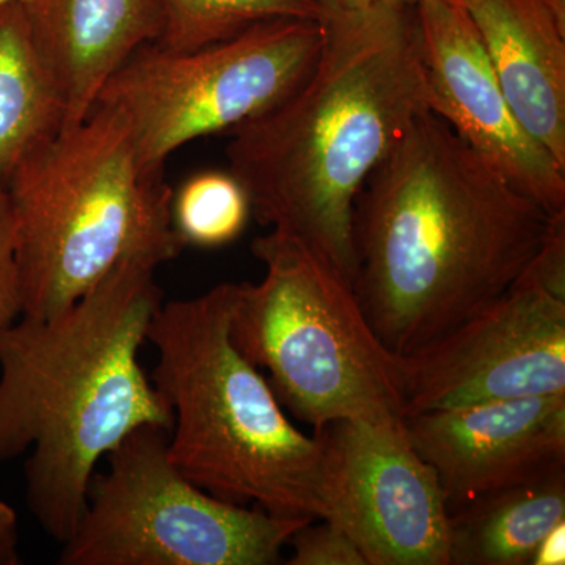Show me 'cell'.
I'll return each mask as SVG.
<instances>
[{"label": "cell", "mask_w": 565, "mask_h": 565, "mask_svg": "<svg viewBox=\"0 0 565 565\" xmlns=\"http://www.w3.org/2000/svg\"><path fill=\"white\" fill-rule=\"evenodd\" d=\"M552 215L424 110L353 204L355 289L396 355L451 332L512 288Z\"/></svg>", "instance_id": "obj_1"}, {"label": "cell", "mask_w": 565, "mask_h": 565, "mask_svg": "<svg viewBox=\"0 0 565 565\" xmlns=\"http://www.w3.org/2000/svg\"><path fill=\"white\" fill-rule=\"evenodd\" d=\"M323 3V2H322ZM315 65L286 98L228 132V172L262 225L355 277L353 204L427 107L415 6L323 3Z\"/></svg>", "instance_id": "obj_2"}, {"label": "cell", "mask_w": 565, "mask_h": 565, "mask_svg": "<svg viewBox=\"0 0 565 565\" xmlns=\"http://www.w3.org/2000/svg\"><path fill=\"white\" fill-rule=\"evenodd\" d=\"M158 267L122 259L66 310L0 333V463L31 452L25 500L61 544L99 460L139 427L172 430V407L139 360L163 302Z\"/></svg>", "instance_id": "obj_3"}, {"label": "cell", "mask_w": 565, "mask_h": 565, "mask_svg": "<svg viewBox=\"0 0 565 565\" xmlns=\"http://www.w3.org/2000/svg\"><path fill=\"white\" fill-rule=\"evenodd\" d=\"M236 282L162 302L148 330L152 384L173 411L169 451L193 484L230 503L330 520L334 490L321 435L300 433L259 367L234 345Z\"/></svg>", "instance_id": "obj_4"}, {"label": "cell", "mask_w": 565, "mask_h": 565, "mask_svg": "<svg viewBox=\"0 0 565 565\" xmlns=\"http://www.w3.org/2000/svg\"><path fill=\"white\" fill-rule=\"evenodd\" d=\"M6 189L29 318L66 310L122 259L162 266L185 247L172 188L141 169L128 122L106 104L36 145Z\"/></svg>", "instance_id": "obj_5"}, {"label": "cell", "mask_w": 565, "mask_h": 565, "mask_svg": "<svg viewBox=\"0 0 565 565\" xmlns=\"http://www.w3.org/2000/svg\"><path fill=\"white\" fill-rule=\"evenodd\" d=\"M263 280L236 282L230 334L275 396L315 434L338 422L404 419L399 355L379 340L351 280L292 234L256 237Z\"/></svg>", "instance_id": "obj_6"}, {"label": "cell", "mask_w": 565, "mask_h": 565, "mask_svg": "<svg viewBox=\"0 0 565 565\" xmlns=\"http://www.w3.org/2000/svg\"><path fill=\"white\" fill-rule=\"evenodd\" d=\"M170 433L139 427L106 457L58 564L274 565L292 534L313 522L230 503L193 484L170 457Z\"/></svg>", "instance_id": "obj_7"}, {"label": "cell", "mask_w": 565, "mask_h": 565, "mask_svg": "<svg viewBox=\"0 0 565 565\" xmlns=\"http://www.w3.org/2000/svg\"><path fill=\"white\" fill-rule=\"evenodd\" d=\"M322 35V18H286L196 51L145 44L107 81L98 103L128 122L141 169L163 174L178 148L228 134L286 98L315 65Z\"/></svg>", "instance_id": "obj_8"}, {"label": "cell", "mask_w": 565, "mask_h": 565, "mask_svg": "<svg viewBox=\"0 0 565 565\" xmlns=\"http://www.w3.org/2000/svg\"><path fill=\"white\" fill-rule=\"evenodd\" d=\"M399 373L404 418L565 394V300L514 285L451 332L399 355Z\"/></svg>", "instance_id": "obj_9"}, {"label": "cell", "mask_w": 565, "mask_h": 565, "mask_svg": "<svg viewBox=\"0 0 565 565\" xmlns=\"http://www.w3.org/2000/svg\"><path fill=\"white\" fill-rule=\"evenodd\" d=\"M334 490L330 522L367 565H451L449 509L438 476L397 422H338L321 433Z\"/></svg>", "instance_id": "obj_10"}, {"label": "cell", "mask_w": 565, "mask_h": 565, "mask_svg": "<svg viewBox=\"0 0 565 565\" xmlns=\"http://www.w3.org/2000/svg\"><path fill=\"white\" fill-rule=\"evenodd\" d=\"M427 107L548 215L565 212V167L523 128L467 9L418 0Z\"/></svg>", "instance_id": "obj_11"}, {"label": "cell", "mask_w": 565, "mask_h": 565, "mask_svg": "<svg viewBox=\"0 0 565 565\" xmlns=\"http://www.w3.org/2000/svg\"><path fill=\"white\" fill-rule=\"evenodd\" d=\"M449 512L565 468V394L487 401L404 418Z\"/></svg>", "instance_id": "obj_12"}, {"label": "cell", "mask_w": 565, "mask_h": 565, "mask_svg": "<svg viewBox=\"0 0 565 565\" xmlns=\"http://www.w3.org/2000/svg\"><path fill=\"white\" fill-rule=\"evenodd\" d=\"M33 50L57 92L63 128L98 103L107 81L161 39L162 0H20Z\"/></svg>", "instance_id": "obj_13"}, {"label": "cell", "mask_w": 565, "mask_h": 565, "mask_svg": "<svg viewBox=\"0 0 565 565\" xmlns=\"http://www.w3.org/2000/svg\"><path fill=\"white\" fill-rule=\"evenodd\" d=\"M465 9L516 118L565 167V0H475Z\"/></svg>", "instance_id": "obj_14"}, {"label": "cell", "mask_w": 565, "mask_h": 565, "mask_svg": "<svg viewBox=\"0 0 565 565\" xmlns=\"http://www.w3.org/2000/svg\"><path fill=\"white\" fill-rule=\"evenodd\" d=\"M565 520V468L482 494L449 512L451 565H527Z\"/></svg>", "instance_id": "obj_15"}, {"label": "cell", "mask_w": 565, "mask_h": 565, "mask_svg": "<svg viewBox=\"0 0 565 565\" xmlns=\"http://www.w3.org/2000/svg\"><path fill=\"white\" fill-rule=\"evenodd\" d=\"M63 122L61 98L33 50L20 0L6 3L0 7V185Z\"/></svg>", "instance_id": "obj_16"}, {"label": "cell", "mask_w": 565, "mask_h": 565, "mask_svg": "<svg viewBox=\"0 0 565 565\" xmlns=\"http://www.w3.org/2000/svg\"><path fill=\"white\" fill-rule=\"evenodd\" d=\"M163 29L156 44L189 52L236 39L255 25L286 18L321 20V0H162Z\"/></svg>", "instance_id": "obj_17"}, {"label": "cell", "mask_w": 565, "mask_h": 565, "mask_svg": "<svg viewBox=\"0 0 565 565\" xmlns=\"http://www.w3.org/2000/svg\"><path fill=\"white\" fill-rule=\"evenodd\" d=\"M250 215L247 193L230 172L195 174L173 192V226L185 247L232 244L243 234Z\"/></svg>", "instance_id": "obj_18"}, {"label": "cell", "mask_w": 565, "mask_h": 565, "mask_svg": "<svg viewBox=\"0 0 565 565\" xmlns=\"http://www.w3.org/2000/svg\"><path fill=\"white\" fill-rule=\"evenodd\" d=\"M289 565H367L352 535L330 520H313L292 534Z\"/></svg>", "instance_id": "obj_19"}, {"label": "cell", "mask_w": 565, "mask_h": 565, "mask_svg": "<svg viewBox=\"0 0 565 565\" xmlns=\"http://www.w3.org/2000/svg\"><path fill=\"white\" fill-rule=\"evenodd\" d=\"M22 316L17 223L6 185H0V333Z\"/></svg>", "instance_id": "obj_20"}, {"label": "cell", "mask_w": 565, "mask_h": 565, "mask_svg": "<svg viewBox=\"0 0 565 565\" xmlns=\"http://www.w3.org/2000/svg\"><path fill=\"white\" fill-rule=\"evenodd\" d=\"M514 285L544 289L565 300V212L550 217L544 239Z\"/></svg>", "instance_id": "obj_21"}, {"label": "cell", "mask_w": 565, "mask_h": 565, "mask_svg": "<svg viewBox=\"0 0 565 565\" xmlns=\"http://www.w3.org/2000/svg\"><path fill=\"white\" fill-rule=\"evenodd\" d=\"M20 564V520L17 511L0 500V565Z\"/></svg>", "instance_id": "obj_22"}, {"label": "cell", "mask_w": 565, "mask_h": 565, "mask_svg": "<svg viewBox=\"0 0 565 565\" xmlns=\"http://www.w3.org/2000/svg\"><path fill=\"white\" fill-rule=\"evenodd\" d=\"M531 565H564L565 564V520L557 523L544 535L535 548Z\"/></svg>", "instance_id": "obj_23"}, {"label": "cell", "mask_w": 565, "mask_h": 565, "mask_svg": "<svg viewBox=\"0 0 565 565\" xmlns=\"http://www.w3.org/2000/svg\"><path fill=\"white\" fill-rule=\"evenodd\" d=\"M323 3L345 7V9H367L375 6H415L418 0H321Z\"/></svg>", "instance_id": "obj_24"}, {"label": "cell", "mask_w": 565, "mask_h": 565, "mask_svg": "<svg viewBox=\"0 0 565 565\" xmlns=\"http://www.w3.org/2000/svg\"><path fill=\"white\" fill-rule=\"evenodd\" d=\"M460 3H462L463 7L470 6L471 2H475V0H459Z\"/></svg>", "instance_id": "obj_25"}, {"label": "cell", "mask_w": 565, "mask_h": 565, "mask_svg": "<svg viewBox=\"0 0 565 565\" xmlns=\"http://www.w3.org/2000/svg\"><path fill=\"white\" fill-rule=\"evenodd\" d=\"M14 2V0H0V7L6 6V3Z\"/></svg>", "instance_id": "obj_26"}, {"label": "cell", "mask_w": 565, "mask_h": 565, "mask_svg": "<svg viewBox=\"0 0 565 565\" xmlns=\"http://www.w3.org/2000/svg\"><path fill=\"white\" fill-rule=\"evenodd\" d=\"M449 2H459V0H449ZM460 3V2H459Z\"/></svg>", "instance_id": "obj_27"}]
</instances>
